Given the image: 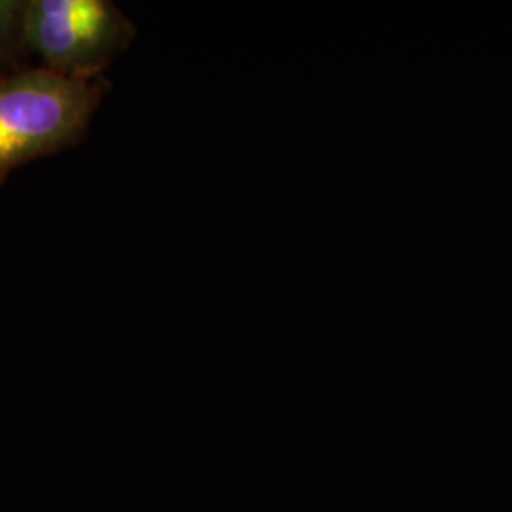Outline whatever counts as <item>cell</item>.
Segmentation results:
<instances>
[{
    "label": "cell",
    "instance_id": "6da1fadb",
    "mask_svg": "<svg viewBox=\"0 0 512 512\" xmlns=\"http://www.w3.org/2000/svg\"><path fill=\"white\" fill-rule=\"evenodd\" d=\"M109 88L105 78L82 82L37 65L0 76V184L21 165L76 147Z\"/></svg>",
    "mask_w": 512,
    "mask_h": 512
},
{
    "label": "cell",
    "instance_id": "7a4b0ae2",
    "mask_svg": "<svg viewBox=\"0 0 512 512\" xmlns=\"http://www.w3.org/2000/svg\"><path fill=\"white\" fill-rule=\"evenodd\" d=\"M135 35L133 21L110 0H29V57L65 78H103Z\"/></svg>",
    "mask_w": 512,
    "mask_h": 512
},
{
    "label": "cell",
    "instance_id": "3957f363",
    "mask_svg": "<svg viewBox=\"0 0 512 512\" xmlns=\"http://www.w3.org/2000/svg\"><path fill=\"white\" fill-rule=\"evenodd\" d=\"M29 0H0V76L33 67L27 52Z\"/></svg>",
    "mask_w": 512,
    "mask_h": 512
}]
</instances>
